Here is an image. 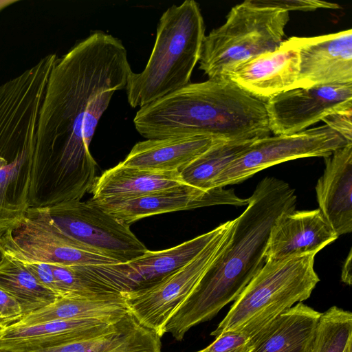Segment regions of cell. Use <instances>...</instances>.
<instances>
[{
    "instance_id": "cell-9",
    "label": "cell",
    "mask_w": 352,
    "mask_h": 352,
    "mask_svg": "<svg viewBox=\"0 0 352 352\" xmlns=\"http://www.w3.org/2000/svg\"><path fill=\"white\" fill-rule=\"evenodd\" d=\"M234 220L223 223L219 233L188 264L159 283L143 290L122 294L129 312L160 338L174 312L192 292L228 240Z\"/></svg>"
},
{
    "instance_id": "cell-22",
    "label": "cell",
    "mask_w": 352,
    "mask_h": 352,
    "mask_svg": "<svg viewBox=\"0 0 352 352\" xmlns=\"http://www.w3.org/2000/svg\"><path fill=\"white\" fill-rule=\"evenodd\" d=\"M161 338L129 312L108 332L43 348L0 352H161Z\"/></svg>"
},
{
    "instance_id": "cell-36",
    "label": "cell",
    "mask_w": 352,
    "mask_h": 352,
    "mask_svg": "<svg viewBox=\"0 0 352 352\" xmlns=\"http://www.w3.org/2000/svg\"><path fill=\"white\" fill-rule=\"evenodd\" d=\"M17 1H10V0H3V1H0V10L3 8H4L5 7L12 4V3H14L15 2H16Z\"/></svg>"
},
{
    "instance_id": "cell-34",
    "label": "cell",
    "mask_w": 352,
    "mask_h": 352,
    "mask_svg": "<svg viewBox=\"0 0 352 352\" xmlns=\"http://www.w3.org/2000/svg\"><path fill=\"white\" fill-rule=\"evenodd\" d=\"M351 250L349 251L348 256L346 257L342 269V281L347 285H351L352 274H351Z\"/></svg>"
},
{
    "instance_id": "cell-11",
    "label": "cell",
    "mask_w": 352,
    "mask_h": 352,
    "mask_svg": "<svg viewBox=\"0 0 352 352\" xmlns=\"http://www.w3.org/2000/svg\"><path fill=\"white\" fill-rule=\"evenodd\" d=\"M65 235L120 263L142 256L148 249L130 230L90 200L72 201L44 208Z\"/></svg>"
},
{
    "instance_id": "cell-37",
    "label": "cell",
    "mask_w": 352,
    "mask_h": 352,
    "mask_svg": "<svg viewBox=\"0 0 352 352\" xmlns=\"http://www.w3.org/2000/svg\"><path fill=\"white\" fill-rule=\"evenodd\" d=\"M197 352H202V351L201 350V351H197Z\"/></svg>"
},
{
    "instance_id": "cell-20",
    "label": "cell",
    "mask_w": 352,
    "mask_h": 352,
    "mask_svg": "<svg viewBox=\"0 0 352 352\" xmlns=\"http://www.w3.org/2000/svg\"><path fill=\"white\" fill-rule=\"evenodd\" d=\"M222 140H224L210 135L146 139L136 143L120 164L153 171L180 172L210 147Z\"/></svg>"
},
{
    "instance_id": "cell-21",
    "label": "cell",
    "mask_w": 352,
    "mask_h": 352,
    "mask_svg": "<svg viewBox=\"0 0 352 352\" xmlns=\"http://www.w3.org/2000/svg\"><path fill=\"white\" fill-rule=\"evenodd\" d=\"M320 315L298 302L252 338L251 352H313Z\"/></svg>"
},
{
    "instance_id": "cell-31",
    "label": "cell",
    "mask_w": 352,
    "mask_h": 352,
    "mask_svg": "<svg viewBox=\"0 0 352 352\" xmlns=\"http://www.w3.org/2000/svg\"><path fill=\"white\" fill-rule=\"evenodd\" d=\"M25 315L19 302L0 288V329L19 322Z\"/></svg>"
},
{
    "instance_id": "cell-25",
    "label": "cell",
    "mask_w": 352,
    "mask_h": 352,
    "mask_svg": "<svg viewBox=\"0 0 352 352\" xmlns=\"http://www.w3.org/2000/svg\"><path fill=\"white\" fill-rule=\"evenodd\" d=\"M255 140H222L214 144L179 172L182 180L199 189H211L217 177Z\"/></svg>"
},
{
    "instance_id": "cell-23",
    "label": "cell",
    "mask_w": 352,
    "mask_h": 352,
    "mask_svg": "<svg viewBox=\"0 0 352 352\" xmlns=\"http://www.w3.org/2000/svg\"><path fill=\"white\" fill-rule=\"evenodd\" d=\"M184 184L178 171H153L119 163L96 178L89 191L93 199L127 198Z\"/></svg>"
},
{
    "instance_id": "cell-8",
    "label": "cell",
    "mask_w": 352,
    "mask_h": 352,
    "mask_svg": "<svg viewBox=\"0 0 352 352\" xmlns=\"http://www.w3.org/2000/svg\"><path fill=\"white\" fill-rule=\"evenodd\" d=\"M3 232L0 236L7 256L23 263L65 266L120 263L65 235L44 208H29L16 225Z\"/></svg>"
},
{
    "instance_id": "cell-6",
    "label": "cell",
    "mask_w": 352,
    "mask_h": 352,
    "mask_svg": "<svg viewBox=\"0 0 352 352\" xmlns=\"http://www.w3.org/2000/svg\"><path fill=\"white\" fill-rule=\"evenodd\" d=\"M316 254L266 261L211 335L234 330L252 338L295 303L309 298L320 281L314 267Z\"/></svg>"
},
{
    "instance_id": "cell-30",
    "label": "cell",
    "mask_w": 352,
    "mask_h": 352,
    "mask_svg": "<svg viewBox=\"0 0 352 352\" xmlns=\"http://www.w3.org/2000/svg\"><path fill=\"white\" fill-rule=\"evenodd\" d=\"M258 6L274 8L285 11H315L317 9H338L340 6L334 3L319 0H252Z\"/></svg>"
},
{
    "instance_id": "cell-12",
    "label": "cell",
    "mask_w": 352,
    "mask_h": 352,
    "mask_svg": "<svg viewBox=\"0 0 352 352\" xmlns=\"http://www.w3.org/2000/svg\"><path fill=\"white\" fill-rule=\"evenodd\" d=\"M223 223L211 231L175 247L158 251L147 250L126 263L84 265L96 281L115 294L136 292L162 281L193 258L219 233Z\"/></svg>"
},
{
    "instance_id": "cell-13",
    "label": "cell",
    "mask_w": 352,
    "mask_h": 352,
    "mask_svg": "<svg viewBox=\"0 0 352 352\" xmlns=\"http://www.w3.org/2000/svg\"><path fill=\"white\" fill-rule=\"evenodd\" d=\"M265 108L270 132L298 133L333 112L352 108V83L289 89L267 100Z\"/></svg>"
},
{
    "instance_id": "cell-4",
    "label": "cell",
    "mask_w": 352,
    "mask_h": 352,
    "mask_svg": "<svg viewBox=\"0 0 352 352\" xmlns=\"http://www.w3.org/2000/svg\"><path fill=\"white\" fill-rule=\"evenodd\" d=\"M56 58L48 54L0 86V232L16 225L29 208L38 114Z\"/></svg>"
},
{
    "instance_id": "cell-5",
    "label": "cell",
    "mask_w": 352,
    "mask_h": 352,
    "mask_svg": "<svg viewBox=\"0 0 352 352\" xmlns=\"http://www.w3.org/2000/svg\"><path fill=\"white\" fill-rule=\"evenodd\" d=\"M205 30L195 0H186L164 11L144 69L129 77L125 89L131 107L146 106L190 83L200 58Z\"/></svg>"
},
{
    "instance_id": "cell-15",
    "label": "cell",
    "mask_w": 352,
    "mask_h": 352,
    "mask_svg": "<svg viewBox=\"0 0 352 352\" xmlns=\"http://www.w3.org/2000/svg\"><path fill=\"white\" fill-rule=\"evenodd\" d=\"M300 65L296 36L284 40L275 50L252 57L235 66L225 77L253 97L266 102L294 89Z\"/></svg>"
},
{
    "instance_id": "cell-24",
    "label": "cell",
    "mask_w": 352,
    "mask_h": 352,
    "mask_svg": "<svg viewBox=\"0 0 352 352\" xmlns=\"http://www.w3.org/2000/svg\"><path fill=\"white\" fill-rule=\"evenodd\" d=\"M128 313L122 294L94 297L62 296L25 316L14 325L28 326L58 320L96 319L117 322Z\"/></svg>"
},
{
    "instance_id": "cell-19",
    "label": "cell",
    "mask_w": 352,
    "mask_h": 352,
    "mask_svg": "<svg viewBox=\"0 0 352 352\" xmlns=\"http://www.w3.org/2000/svg\"><path fill=\"white\" fill-rule=\"evenodd\" d=\"M118 322L58 320L28 326L12 325L0 329V351L35 349L96 336L111 330Z\"/></svg>"
},
{
    "instance_id": "cell-18",
    "label": "cell",
    "mask_w": 352,
    "mask_h": 352,
    "mask_svg": "<svg viewBox=\"0 0 352 352\" xmlns=\"http://www.w3.org/2000/svg\"><path fill=\"white\" fill-rule=\"evenodd\" d=\"M316 186L319 209L338 236L352 232V143L324 157Z\"/></svg>"
},
{
    "instance_id": "cell-7",
    "label": "cell",
    "mask_w": 352,
    "mask_h": 352,
    "mask_svg": "<svg viewBox=\"0 0 352 352\" xmlns=\"http://www.w3.org/2000/svg\"><path fill=\"white\" fill-rule=\"evenodd\" d=\"M289 12L246 0L232 8L226 22L205 35L199 69L208 78H223L239 63L278 48Z\"/></svg>"
},
{
    "instance_id": "cell-17",
    "label": "cell",
    "mask_w": 352,
    "mask_h": 352,
    "mask_svg": "<svg viewBox=\"0 0 352 352\" xmlns=\"http://www.w3.org/2000/svg\"><path fill=\"white\" fill-rule=\"evenodd\" d=\"M338 235L319 208L284 212L270 230L266 261H276L307 252L318 253Z\"/></svg>"
},
{
    "instance_id": "cell-26",
    "label": "cell",
    "mask_w": 352,
    "mask_h": 352,
    "mask_svg": "<svg viewBox=\"0 0 352 352\" xmlns=\"http://www.w3.org/2000/svg\"><path fill=\"white\" fill-rule=\"evenodd\" d=\"M0 288L19 302L25 316L59 298L42 286L22 262L10 257L0 268Z\"/></svg>"
},
{
    "instance_id": "cell-1",
    "label": "cell",
    "mask_w": 352,
    "mask_h": 352,
    "mask_svg": "<svg viewBox=\"0 0 352 352\" xmlns=\"http://www.w3.org/2000/svg\"><path fill=\"white\" fill-rule=\"evenodd\" d=\"M132 72L122 42L100 30L57 58L38 114L31 171L35 182L69 190L95 179L90 143L113 95L126 87Z\"/></svg>"
},
{
    "instance_id": "cell-35",
    "label": "cell",
    "mask_w": 352,
    "mask_h": 352,
    "mask_svg": "<svg viewBox=\"0 0 352 352\" xmlns=\"http://www.w3.org/2000/svg\"><path fill=\"white\" fill-rule=\"evenodd\" d=\"M9 260V257L7 256L6 250L3 248L1 236H0V268L6 264Z\"/></svg>"
},
{
    "instance_id": "cell-10",
    "label": "cell",
    "mask_w": 352,
    "mask_h": 352,
    "mask_svg": "<svg viewBox=\"0 0 352 352\" xmlns=\"http://www.w3.org/2000/svg\"><path fill=\"white\" fill-rule=\"evenodd\" d=\"M348 142L327 125L256 140L214 179L212 188L241 182L258 172L298 158L331 155Z\"/></svg>"
},
{
    "instance_id": "cell-14",
    "label": "cell",
    "mask_w": 352,
    "mask_h": 352,
    "mask_svg": "<svg viewBox=\"0 0 352 352\" xmlns=\"http://www.w3.org/2000/svg\"><path fill=\"white\" fill-rule=\"evenodd\" d=\"M90 201L122 223L150 216L217 205L247 206L249 198L239 197L233 189H199L186 184L138 197Z\"/></svg>"
},
{
    "instance_id": "cell-16",
    "label": "cell",
    "mask_w": 352,
    "mask_h": 352,
    "mask_svg": "<svg viewBox=\"0 0 352 352\" xmlns=\"http://www.w3.org/2000/svg\"><path fill=\"white\" fill-rule=\"evenodd\" d=\"M296 39L300 65L294 89L352 83L351 29Z\"/></svg>"
},
{
    "instance_id": "cell-33",
    "label": "cell",
    "mask_w": 352,
    "mask_h": 352,
    "mask_svg": "<svg viewBox=\"0 0 352 352\" xmlns=\"http://www.w3.org/2000/svg\"><path fill=\"white\" fill-rule=\"evenodd\" d=\"M23 263L42 286L59 296L53 270L50 264L38 262H28Z\"/></svg>"
},
{
    "instance_id": "cell-28",
    "label": "cell",
    "mask_w": 352,
    "mask_h": 352,
    "mask_svg": "<svg viewBox=\"0 0 352 352\" xmlns=\"http://www.w3.org/2000/svg\"><path fill=\"white\" fill-rule=\"evenodd\" d=\"M51 265V264H50ZM57 292L62 296H106L117 295L88 276L80 265H51Z\"/></svg>"
},
{
    "instance_id": "cell-32",
    "label": "cell",
    "mask_w": 352,
    "mask_h": 352,
    "mask_svg": "<svg viewBox=\"0 0 352 352\" xmlns=\"http://www.w3.org/2000/svg\"><path fill=\"white\" fill-rule=\"evenodd\" d=\"M322 120L348 142L352 143V108L333 112Z\"/></svg>"
},
{
    "instance_id": "cell-27",
    "label": "cell",
    "mask_w": 352,
    "mask_h": 352,
    "mask_svg": "<svg viewBox=\"0 0 352 352\" xmlns=\"http://www.w3.org/2000/svg\"><path fill=\"white\" fill-rule=\"evenodd\" d=\"M352 314L333 306L321 313L313 352H351Z\"/></svg>"
},
{
    "instance_id": "cell-3",
    "label": "cell",
    "mask_w": 352,
    "mask_h": 352,
    "mask_svg": "<svg viewBox=\"0 0 352 352\" xmlns=\"http://www.w3.org/2000/svg\"><path fill=\"white\" fill-rule=\"evenodd\" d=\"M133 124L146 139L210 135L232 141L257 140L271 133L265 102L226 77L190 82L140 107Z\"/></svg>"
},
{
    "instance_id": "cell-29",
    "label": "cell",
    "mask_w": 352,
    "mask_h": 352,
    "mask_svg": "<svg viewBox=\"0 0 352 352\" xmlns=\"http://www.w3.org/2000/svg\"><path fill=\"white\" fill-rule=\"evenodd\" d=\"M253 342L250 337L239 331L228 330L220 333L215 340L202 352H251Z\"/></svg>"
},
{
    "instance_id": "cell-2",
    "label": "cell",
    "mask_w": 352,
    "mask_h": 352,
    "mask_svg": "<svg viewBox=\"0 0 352 352\" xmlns=\"http://www.w3.org/2000/svg\"><path fill=\"white\" fill-rule=\"evenodd\" d=\"M295 190L285 182L263 178L246 209L234 219L223 250L192 292L174 312L164 327L180 341L192 327L210 320L235 300L266 262L270 230L276 219L296 209Z\"/></svg>"
}]
</instances>
